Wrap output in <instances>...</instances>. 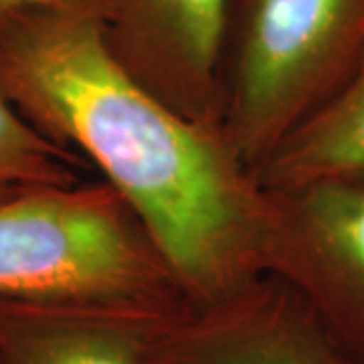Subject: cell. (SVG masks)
<instances>
[{
	"mask_svg": "<svg viewBox=\"0 0 364 364\" xmlns=\"http://www.w3.org/2000/svg\"><path fill=\"white\" fill-rule=\"evenodd\" d=\"M0 93L124 198L191 304L263 275L265 188L219 128L178 114L117 61L104 0L0 14Z\"/></svg>",
	"mask_w": 364,
	"mask_h": 364,
	"instance_id": "1",
	"label": "cell"
},
{
	"mask_svg": "<svg viewBox=\"0 0 364 364\" xmlns=\"http://www.w3.org/2000/svg\"><path fill=\"white\" fill-rule=\"evenodd\" d=\"M364 57V0H227L221 134L255 176Z\"/></svg>",
	"mask_w": 364,
	"mask_h": 364,
	"instance_id": "2",
	"label": "cell"
},
{
	"mask_svg": "<svg viewBox=\"0 0 364 364\" xmlns=\"http://www.w3.org/2000/svg\"><path fill=\"white\" fill-rule=\"evenodd\" d=\"M0 296L188 301L136 215L102 178L0 200Z\"/></svg>",
	"mask_w": 364,
	"mask_h": 364,
	"instance_id": "3",
	"label": "cell"
},
{
	"mask_svg": "<svg viewBox=\"0 0 364 364\" xmlns=\"http://www.w3.org/2000/svg\"><path fill=\"white\" fill-rule=\"evenodd\" d=\"M265 193L263 273L291 287L346 358L364 364V178Z\"/></svg>",
	"mask_w": 364,
	"mask_h": 364,
	"instance_id": "4",
	"label": "cell"
},
{
	"mask_svg": "<svg viewBox=\"0 0 364 364\" xmlns=\"http://www.w3.org/2000/svg\"><path fill=\"white\" fill-rule=\"evenodd\" d=\"M148 364H354L298 294L263 273L207 304L158 320Z\"/></svg>",
	"mask_w": 364,
	"mask_h": 364,
	"instance_id": "5",
	"label": "cell"
},
{
	"mask_svg": "<svg viewBox=\"0 0 364 364\" xmlns=\"http://www.w3.org/2000/svg\"><path fill=\"white\" fill-rule=\"evenodd\" d=\"M227 0H104L107 47L184 117L221 130L219 43Z\"/></svg>",
	"mask_w": 364,
	"mask_h": 364,
	"instance_id": "6",
	"label": "cell"
},
{
	"mask_svg": "<svg viewBox=\"0 0 364 364\" xmlns=\"http://www.w3.org/2000/svg\"><path fill=\"white\" fill-rule=\"evenodd\" d=\"M181 304L0 296V364H148L158 320Z\"/></svg>",
	"mask_w": 364,
	"mask_h": 364,
	"instance_id": "7",
	"label": "cell"
},
{
	"mask_svg": "<svg viewBox=\"0 0 364 364\" xmlns=\"http://www.w3.org/2000/svg\"><path fill=\"white\" fill-rule=\"evenodd\" d=\"M255 178L269 191L364 178V57L350 79L275 148Z\"/></svg>",
	"mask_w": 364,
	"mask_h": 364,
	"instance_id": "8",
	"label": "cell"
},
{
	"mask_svg": "<svg viewBox=\"0 0 364 364\" xmlns=\"http://www.w3.org/2000/svg\"><path fill=\"white\" fill-rule=\"evenodd\" d=\"M87 162L37 132L0 93V200L83 181Z\"/></svg>",
	"mask_w": 364,
	"mask_h": 364,
	"instance_id": "9",
	"label": "cell"
},
{
	"mask_svg": "<svg viewBox=\"0 0 364 364\" xmlns=\"http://www.w3.org/2000/svg\"><path fill=\"white\" fill-rule=\"evenodd\" d=\"M83 0H0V14L26 9V6H57V4H73Z\"/></svg>",
	"mask_w": 364,
	"mask_h": 364,
	"instance_id": "10",
	"label": "cell"
}]
</instances>
